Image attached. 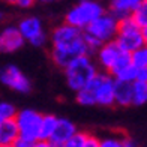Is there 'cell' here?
Wrapping results in <instances>:
<instances>
[{"mask_svg": "<svg viewBox=\"0 0 147 147\" xmlns=\"http://www.w3.org/2000/svg\"><path fill=\"white\" fill-rule=\"evenodd\" d=\"M77 102H78L80 105H84V107L96 105L95 96H93V93H92L89 89H83V90L77 92Z\"/></svg>", "mask_w": 147, "mask_h": 147, "instance_id": "22", "label": "cell"}, {"mask_svg": "<svg viewBox=\"0 0 147 147\" xmlns=\"http://www.w3.org/2000/svg\"><path fill=\"white\" fill-rule=\"evenodd\" d=\"M137 81H141V83H146V84H147V66H146V68L138 69V77H137Z\"/></svg>", "mask_w": 147, "mask_h": 147, "instance_id": "27", "label": "cell"}, {"mask_svg": "<svg viewBox=\"0 0 147 147\" xmlns=\"http://www.w3.org/2000/svg\"><path fill=\"white\" fill-rule=\"evenodd\" d=\"M131 17L141 29L146 27L147 26V0H141V2H140V5L134 9Z\"/></svg>", "mask_w": 147, "mask_h": 147, "instance_id": "19", "label": "cell"}, {"mask_svg": "<svg viewBox=\"0 0 147 147\" xmlns=\"http://www.w3.org/2000/svg\"><path fill=\"white\" fill-rule=\"evenodd\" d=\"M39 2H44V3H50V2H54V0H39Z\"/></svg>", "mask_w": 147, "mask_h": 147, "instance_id": "32", "label": "cell"}, {"mask_svg": "<svg viewBox=\"0 0 147 147\" xmlns=\"http://www.w3.org/2000/svg\"><path fill=\"white\" fill-rule=\"evenodd\" d=\"M117 45L125 53H134L141 47H146V39L143 36L141 27L134 21L132 17H125L119 20V32L116 36Z\"/></svg>", "mask_w": 147, "mask_h": 147, "instance_id": "5", "label": "cell"}, {"mask_svg": "<svg viewBox=\"0 0 147 147\" xmlns=\"http://www.w3.org/2000/svg\"><path fill=\"white\" fill-rule=\"evenodd\" d=\"M18 111L11 102H0V123L9 122V120H15Z\"/></svg>", "mask_w": 147, "mask_h": 147, "instance_id": "20", "label": "cell"}, {"mask_svg": "<svg viewBox=\"0 0 147 147\" xmlns=\"http://www.w3.org/2000/svg\"><path fill=\"white\" fill-rule=\"evenodd\" d=\"M134 83H125V81H117L116 80V89H114V96H116V104L120 107H128L132 105V96H134Z\"/></svg>", "mask_w": 147, "mask_h": 147, "instance_id": "15", "label": "cell"}, {"mask_svg": "<svg viewBox=\"0 0 147 147\" xmlns=\"http://www.w3.org/2000/svg\"><path fill=\"white\" fill-rule=\"evenodd\" d=\"M93 96H95L96 105L102 107H111L116 104V96H114V89H116V80L113 75L105 72H99L98 75L89 83L87 87Z\"/></svg>", "mask_w": 147, "mask_h": 147, "instance_id": "7", "label": "cell"}, {"mask_svg": "<svg viewBox=\"0 0 147 147\" xmlns=\"http://www.w3.org/2000/svg\"><path fill=\"white\" fill-rule=\"evenodd\" d=\"M123 147H140V146L132 138H123Z\"/></svg>", "mask_w": 147, "mask_h": 147, "instance_id": "29", "label": "cell"}, {"mask_svg": "<svg viewBox=\"0 0 147 147\" xmlns=\"http://www.w3.org/2000/svg\"><path fill=\"white\" fill-rule=\"evenodd\" d=\"M0 20H2V12H0Z\"/></svg>", "mask_w": 147, "mask_h": 147, "instance_id": "33", "label": "cell"}, {"mask_svg": "<svg viewBox=\"0 0 147 147\" xmlns=\"http://www.w3.org/2000/svg\"><path fill=\"white\" fill-rule=\"evenodd\" d=\"M35 143H30V141H27V140H23V138H18L17 140V143H15V146L14 147H32Z\"/></svg>", "mask_w": 147, "mask_h": 147, "instance_id": "28", "label": "cell"}, {"mask_svg": "<svg viewBox=\"0 0 147 147\" xmlns=\"http://www.w3.org/2000/svg\"><path fill=\"white\" fill-rule=\"evenodd\" d=\"M141 32H143V36H144V39H146V42H147V26L141 29Z\"/></svg>", "mask_w": 147, "mask_h": 147, "instance_id": "31", "label": "cell"}, {"mask_svg": "<svg viewBox=\"0 0 147 147\" xmlns=\"http://www.w3.org/2000/svg\"><path fill=\"white\" fill-rule=\"evenodd\" d=\"M44 116L35 110L26 108L18 111L15 117V122L18 126L20 138L27 140L30 143H36L41 137V126H42Z\"/></svg>", "mask_w": 147, "mask_h": 147, "instance_id": "8", "label": "cell"}, {"mask_svg": "<svg viewBox=\"0 0 147 147\" xmlns=\"http://www.w3.org/2000/svg\"><path fill=\"white\" fill-rule=\"evenodd\" d=\"M81 56H90L84 32L71 24H60L51 33V59L63 71Z\"/></svg>", "mask_w": 147, "mask_h": 147, "instance_id": "1", "label": "cell"}, {"mask_svg": "<svg viewBox=\"0 0 147 147\" xmlns=\"http://www.w3.org/2000/svg\"><path fill=\"white\" fill-rule=\"evenodd\" d=\"M18 30L23 35L24 41L33 47H44L47 44V35L44 32L42 21L38 17H26L18 23Z\"/></svg>", "mask_w": 147, "mask_h": 147, "instance_id": "9", "label": "cell"}, {"mask_svg": "<svg viewBox=\"0 0 147 147\" xmlns=\"http://www.w3.org/2000/svg\"><path fill=\"white\" fill-rule=\"evenodd\" d=\"M98 66L90 56H81L65 69V77L69 89L74 92H80L87 87L89 83L98 75Z\"/></svg>", "mask_w": 147, "mask_h": 147, "instance_id": "2", "label": "cell"}, {"mask_svg": "<svg viewBox=\"0 0 147 147\" xmlns=\"http://www.w3.org/2000/svg\"><path fill=\"white\" fill-rule=\"evenodd\" d=\"M75 134H78V129H77V126L74 125L71 120H68V119H59L57 128H56L54 134H53L50 143L54 147H62L66 141H69Z\"/></svg>", "mask_w": 147, "mask_h": 147, "instance_id": "12", "label": "cell"}, {"mask_svg": "<svg viewBox=\"0 0 147 147\" xmlns=\"http://www.w3.org/2000/svg\"><path fill=\"white\" fill-rule=\"evenodd\" d=\"M87 135L89 134H86V132H80L75 134L69 141H66L62 147H84L86 146V140H87Z\"/></svg>", "mask_w": 147, "mask_h": 147, "instance_id": "23", "label": "cell"}, {"mask_svg": "<svg viewBox=\"0 0 147 147\" xmlns=\"http://www.w3.org/2000/svg\"><path fill=\"white\" fill-rule=\"evenodd\" d=\"M146 47H147V44H146Z\"/></svg>", "mask_w": 147, "mask_h": 147, "instance_id": "34", "label": "cell"}, {"mask_svg": "<svg viewBox=\"0 0 147 147\" xmlns=\"http://www.w3.org/2000/svg\"><path fill=\"white\" fill-rule=\"evenodd\" d=\"M131 63L137 69H141L147 66V47H141L137 51L131 53Z\"/></svg>", "mask_w": 147, "mask_h": 147, "instance_id": "21", "label": "cell"}, {"mask_svg": "<svg viewBox=\"0 0 147 147\" xmlns=\"http://www.w3.org/2000/svg\"><path fill=\"white\" fill-rule=\"evenodd\" d=\"M141 0H110V12L119 20L131 17L134 9L140 5Z\"/></svg>", "mask_w": 147, "mask_h": 147, "instance_id": "14", "label": "cell"}, {"mask_svg": "<svg viewBox=\"0 0 147 147\" xmlns=\"http://www.w3.org/2000/svg\"><path fill=\"white\" fill-rule=\"evenodd\" d=\"M0 83L18 93H29L32 89L30 80L15 65H8L0 69Z\"/></svg>", "mask_w": 147, "mask_h": 147, "instance_id": "10", "label": "cell"}, {"mask_svg": "<svg viewBox=\"0 0 147 147\" xmlns=\"http://www.w3.org/2000/svg\"><path fill=\"white\" fill-rule=\"evenodd\" d=\"M132 86H134L132 105H144L147 102V84L141 81H135Z\"/></svg>", "mask_w": 147, "mask_h": 147, "instance_id": "18", "label": "cell"}, {"mask_svg": "<svg viewBox=\"0 0 147 147\" xmlns=\"http://www.w3.org/2000/svg\"><path fill=\"white\" fill-rule=\"evenodd\" d=\"M5 2L17 5V6H20V8H30V6L35 3V0H5Z\"/></svg>", "mask_w": 147, "mask_h": 147, "instance_id": "25", "label": "cell"}, {"mask_svg": "<svg viewBox=\"0 0 147 147\" xmlns=\"http://www.w3.org/2000/svg\"><path fill=\"white\" fill-rule=\"evenodd\" d=\"M59 123V117L53 116V114H45L42 119V126H41V137L39 140H44V141H50L53 134H54L56 128Z\"/></svg>", "mask_w": 147, "mask_h": 147, "instance_id": "16", "label": "cell"}, {"mask_svg": "<svg viewBox=\"0 0 147 147\" xmlns=\"http://www.w3.org/2000/svg\"><path fill=\"white\" fill-rule=\"evenodd\" d=\"M24 42L26 41L20 33L18 27L9 26L0 32V53H5V54L15 53L24 45Z\"/></svg>", "mask_w": 147, "mask_h": 147, "instance_id": "11", "label": "cell"}, {"mask_svg": "<svg viewBox=\"0 0 147 147\" xmlns=\"http://www.w3.org/2000/svg\"><path fill=\"white\" fill-rule=\"evenodd\" d=\"M105 14V8L96 0H80L66 12L65 23L80 30H86L89 26Z\"/></svg>", "mask_w": 147, "mask_h": 147, "instance_id": "3", "label": "cell"}, {"mask_svg": "<svg viewBox=\"0 0 147 147\" xmlns=\"http://www.w3.org/2000/svg\"><path fill=\"white\" fill-rule=\"evenodd\" d=\"M18 138L20 132L15 120L0 123V147H14Z\"/></svg>", "mask_w": 147, "mask_h": 147, "instance_id": "13", "label": "cell"}, {"mask_svg": "<svg viewBox=\"0 0 147 147\" xmlns=\"http://www.w3.org/2000/svg\"><path fill=\"white\" fill-rule=\"evenodd\" d=\"M84 147H99V140L95 135H87V140H86V146Z\"/></svg>", "mask_w": 147, "mask_h": 147, "instance_id": "26", "label": "cell"}, {"mask_svg": "<svg viewBox=\"0 0 147 147\" xmlns=\"http://www.w3.org/2000/svg\"><path fill=\"white\" fill-rule=\"evenodd\" d=\"M117 32H119V18L113 15L111 12H105L102 17H99L96 21H93L84 30L86 35L93 38L101 45L116 41Z\"/></svg>", "mask_w": 147, "mask_h": 147, "instance_id": "6", "label": "cell"}, {"mask_svg": "<svg viewBox=\"0 0 147 147\" xmlns=\"http://www.w3.org/2000/svg\"><path fill=\"white\" fill-rule=\"evenodd\" d=\"M32 147H54L50 141H44V140H38V141L33 144Z\"/></svg>", "mask_w": 147, "mask_h": 147, "instance_id": "30", "label": "cell"}, {"mask_svg": "<svg viewBox=\"0 0 147 147\" xmlns=\"http://www.w3.org/2000/svg\"><path fill=\"white\" fill-rule=\"evenodd\" d=\"M99 147H123V138H117L114 135L105 137L99 140Z\"/></svg>", "mask_w": 147, "mask_h": 147, "instance_id": "24", "label": "cell"}, {"mask_svg": "<svg viewBox=\"0 0 147 147\" xmlns=\"http://www.w3.org/2000/svg\"><path fill=\"white\" fill-rule=\"evenodd\" d=\"M114 80L117 81H125V83H135L137 81V77H138V69L134 66L132 63L125 66L123 69H120L117 74H114Z\"/></svg>", "mask_w": 147, "mask_h": 147, "instance_id": "17", "label": "cell"}, {"mask_svg": "<svg viewBox=\"0 0 147 147\" xmlns=\"http://www.w3.org/2000/svg\"><path fill=\"white\" fill-rule=\"evenodd\" d=\"M96 60L98 65L104 69L105 74L114 75L125 66L131 65V54L125 53L116 41L104 44L96 53Z\"/></svg>", "mask_w": 147, "mask_h": 147, "instance_id": "4", "label": "cell"}]
</instances>
